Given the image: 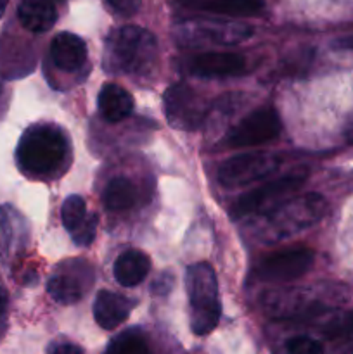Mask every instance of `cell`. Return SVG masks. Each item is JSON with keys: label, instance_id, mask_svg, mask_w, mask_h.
Segmentation results:
<instances>
[{"label": "cell", "instance_id": "1", "mask_svg": "<svg viewBox=\"0 0 353 354\" xmlns=\"http://www.w3.org/2000/svg\"><path fill=\"white\" fill-rule=\"evenodd\" d=\"M158 59V40L134 24L114 28L104 44V69L113 75H147Z\"/></svg>", "mask_w": 353, "mask_h": 354}, {"label": "cell", "instance_id": "2", "mask_svg": "<svg viewBox=\"0 0 353 354\" xmlns=\"http://www.w3.org/2000/svg\"><path fill=\"white\" fill-rule=\"evenodd\" d=\"M69 142L54 123H37L19 138L16 161L21 171L30 176H48L64 162Z\"/></svg>", "mask_w": 353, "mask_h": 354}, {"label": "cell", "instance_id": "3", "mask_svg": "<svg viewBox=\"0 0 353 354\" xmlns=\"http://www.w3.org/2000/svg\"><path fill=\"white\" fill-rule=\"evenodd\" d=\"M329 204L318 194H305L279 204L269 213L262 214L258 228L260 239L265 242H277L294 234L307 230L318 223L327 214Z\"/></svg>", "mask_w": 353, "mask_h": 354}, {"label": "cell", "instance_id": "4", "mask_svg": "<svg viewBox=\"0 0 353 354\" xmlns=\"http://www.w3.org/2000/svg\"><path fill=\"white\" fill-rule=\"evenodd\" d=\"M185 287L190 306V328L196 335H208L217 328L221 317L218 280L213 266L194 263L185 272Z\"/></svg>", "mask_w": 353, "mask_h": 354}, {"label": "cell", "instance_id": "5", "mask_svg": "<svg viewBox=\"0 0 353 354\" xmlns=\"http://www.w3.org/2000/svg\"><path fill=\"white\" fill-rule=\"evenodd\" d=\"M253 28L241 21L225 19H185L179 23L173 31L175 41L182 47L197 48L204 45H235L248 40Z\"/></svg>", "mask_w": 353, "mask_h": 354}, {"label": "cell", "instance_id": "6", "mask_svg": "<svg viewBox=\"0 0 353 354\" xmlns=\"http://www.w3.org/2000/svg\"><path fill=\"white\" fill-rule=\"evenodd\" d=\"M307 169H294L287 175L279 176L275 180L263 183L256 187L251 192H246L237 199V203L232 206L230 216L234 220H244L248 216L255 214H265L282 204L289 194L296 192L307 180Z\"/></svg>", "mask_w": 353, "mask_h": 354}, {"label": "cell", "instance_id": "7", "mask_svg": "<svg viewBox=\"0 0 353 354\" xmlns=\"http://www.w3.org/2000/svg\"><path fill=\"white\" fill-rule=\"evenodd\" d=\"M163 106L170 127L183 131L197 130L210 109L204 95L187 83H175L168 86L163 95Z\"/></svg>", "mask_w": 353, "mask_h": 354}, {"label": "cell", "instance_id": "8", "mask_svg": "<svg viewBox=\"0 0 353 354\" xmlns=\"http://www.w3.org/2000/svg\"><path fill=\"white\" fill-rule=\"evenodd\" d=\"M280 159L270 152H246L227 159L218 168V182L225 189H239L266 178L279 169Z\"/></svg>", "mask_w": 353, "mask_h": 354}, {"label": "cell", "instance_id": "9", "mask_svg": "<svg viewBox=\"0 0 353 354\" xmlns=\"http://www.w3.org/2000/svg\"><path fill=\"white\" fill-rule=\"evenodd\" d=\"M280 118L275 107H260L242 118L227 135V145L232 149L258 147L279 137Z\"/></svg>", "mask_w": 353, "mask_h": 354}, {"label": "cell", "instance_id": "10", "mask_svg": "<svg viewBox=\"0 0 353 354\" xmlns=\"http://www.w3.org/2000/svg\"><path fill=\"white\" fill-rule=\"evenodd\" d=\"M315 254L308 248L287 249L265 256L256 268V277L262 282L284 283L303 277L314 265Z\"/></svg>", "mask_w": 353, "mask_h": 354}, {"label": "cell", "instance_id": "11", "mask_svg": "<svg viewBox=\"0 0 353 354\" xmlns=\"http://www.w3.org/2000/svg\"><path fill=\"white\" fill-rule=\"evenodd\" d=\"M183 71L199 78H224L246 71V59L232 52H204L183 59Z\"/></svg>", "mask_w": 353, "mask_h": 354}, {"label": "cell", "instance_id": "12", "mask_svg": "<svg viewBox=\"0 0 353 354\" xmlns=\"http://www.w3.org/2000/svg\"><path fill=\"white\" fill-rule=\"evenodd\" d=\"M83 266H85V263L82 261L68 263V265H62L61 270L48 279L47 292L55 303L71 306L85 296V290L89 283L92 282V277H90V273L83 275Z\"/></svg>", "mask_w": 353, "mask_h": 354}, {"label": "cell", "instance_id": "13", "mask_svg": "<svg viewBox=\"0 0 353 354\" xmlns=\"http://www.w3.org/2000/svg\"><path fill=\"white\" fill-rule=\"evenodd\" d=\"M134 306V301L121 296V294L111 292V290H99L96 296V301H93L92 313L100 328H104V330H114L123 322H127Z\"/></svg>", "mask_w": 353, "mask_h": 354}, {"label": "cell", "instance_id": "14", "mask_svg": "<svg viewBox=\"0 0 353 354\" xmlns=\"http://www.w3.org/2000/svg\"><path fill=\"white\" fill-rule=\"evenodd\" d=\"M87 44L75 33L62 31L51 44V57L55 68L62 71H78L87 61Z\"/></svg>", "mask_w": 353, "mask_h": 354}, {"label": "cell", "instance_id": "15", "mask_svg": "<svg viewBox=\"0 0 353 354\" xmlns=\"http://www.w3.org/2000/svg\"><path fill=\"white\" fill-rule=\"evenodd\" d=\"M263 308L275 318H291L293 315L303 313L305 310H320V306L311 303L303 290H275L266 292L262 299Z\"/></svg>", "mask_w": 353, "mask_h": 354}, {"label": "cell", "instance_id": "16", "mask_svg": "<svg viewBox=\"0 0 353 354\" xmlns=\"http://www.w3.org/2000/svg\"><path fill=\"white\" fill-rule=\"evenodd\" d=\"M17 19L31 33H45L57 21L54 0H19Z\"/></svg>", "mask_w": 353, "mask_h": 354}, {"label": "cell", "instance_id": "17", "mask_svg": "<svg viewBox=\"0 0 353 354\" xmlns=\"http://www.w3.org/2000/svg\"><path fill=\"white\" fill-rule=\"evenodd\" d=\"M185 7L230 17L258 16L265 9L263 0H180Z\"/></svg>", "mask_w": 353, "mask_h": 354}, {"label": "cell", "instance_id": "18", "mask_svg": "<svg viewBox=\"0 0 353 354\" xmlns=\"http://www.w3.org/2000/svg\"><path fill=\"white\" fill-rule=\"evenodd\" d=\"M151 270V259L145 252L137 249H128L121 252L113 266V273L116 282L121 287H135L144 282Z\"/></svg>", "mask_w": 353, "mask_h": 354}, {"label": "cell", "instance_id": "19", "mask_svg": "<svg viewBox=\"0 0 353 354\" xmlns=\"http://www.w3.org/2000/svg\"><path fill=\"white\" fill-rule=\"evenodd\" d=\"M97 106L104 120L109 123H120L127 120L134 111V99L123 86L116 83H106L99 92Z\"/></svg>", "mask_w": 353, "mask_h": 354}, {"label": "cell", "instance_id": "20", "mask_svg": "<svg viewBox=\"0 0 353 354\" xmlns=\"http://www.w3.org/2000/svg\"><path fill=\"white\" fill-rule=\"evenodd\" d=\"M0 232L9 249H21L26 244L28 228L24 218L10 206H0Z\"/></svg>", "mask_w": 353, "mask_h": 354}, {"label": "cell", "instance_id": "21", "mask_svg": "<svg viewBox=\"0 0 353 354\" xmlns=\"http://www.w3.org/2000/svg\"><path fill=\"white\" fill-rule=\"evenodd\" d=\"M137 199L135 185L125 176H116L106 185L102 194L104 206L109 211H125L130 209Z\"/></svg>", "mask_w": 353, "mask_h": 354}, {"label": "cell", "instance_id": "22", "mask_svg": "<svg viewBox=\"0 0 353 354\" xmlns=\"http://www.w3.org/2000/svg\"><path fill=\"white\" fill-rule=\"evenodd\" d=\"M104 354H152L145 335L137 328H128V330L118 334L107 346Z\"/></svg>", "mask_w": 353, "mask_h": 354}, {"label": "cell", "instance_id": "23", "mask_svg": "<svg viewBox=\"0 0 353 354\" xmlns=\"http://www.w3.org/2000/svg\"><path fill=\"white\" fill-rule=\"evenodd\" d=\"M87 216H89V213H87V204L83 197L76 196V194L66 197V201L62 203L61 207V220L62 227H64L69 234L78 230V227L87 220Z\"/></svg>", "mask_w": 353, "mask_h": 354}, {"label": "cell", "instance_id": "24", "mask_svg": "<svg viewBox=\"0 0 353 354\" xmlns=\"http://www.w3.org/2000/svg\"><path fill=\"white\" fill-rule=\"evenodd\" d=\"M287 354H324V346L308 335H296L286 344Z\"/></svg>", "mask_w": 353, "mask_h": 354}, {"label": "cell", "instance_id": "25", "mask_svg": "<svg viewBox=\"0 0 353 354\" xmlns=\"http://www.w3.org/2000/svg\"><path fill=\"white\" fill-rule=\"evenodd\" d=\"M97 221H99V218H97L96 213L89 214L87 220L78 227V230L71 234L73 242H75L76 245H80V248H87V245L92 244L93 239H96Z\"/></svg>", "mask_w": 353, "mask_h": 354}, {"label": "cell", "instance_id": "26", "mask_svg": "<svg viewBox=\"0 0 353 354\" xmlns=\"http://www.w3.org/2000/svg\"><path fill=\"white\" fill-rule=\"evenodd\" d=\"M106 2L109 3L114 12L121 14V16H134L141 9L142 0H106Z\"/></svg>", "mask_w": 353, "mask_h": 354}, {"label": "cell", "instance_id": "27", "mask_svg": "<svg viewBox=\"0 0 353 354\" xmlns=\"http://www.w3.org/2000/svg\"><path fill=\"white\" fill-rule=\"evenodd\" d=\"M173 289V277L170 273H161L158 279L154 280V283L151 286V292L154 296H166L170 290Z\"/></svg>", "mask_w": 353, "mask_h": 354}, {"label": "cell", "instance_id": "28", "mask_svg": "<svg viewBox=\"0 0 353 354\" xmlns=\"http://www.w3.org/2000/svg\"><path fill=\"white\" fill-rule=\"evenodd\" d=\"M51 354H85V351L73 342H61L51 349Z\"/></svg>", "mask_w": 353, "mask_h": 354}, {"label": "cell", "instance_id": "29", "mask_svg": "<svg viewBox=\"0 0 353 354\" xmlns=\"http://www.w3.org/2000/svg\"><path fill=\"white\" fill-rule=\"evenodd\" d=\"M7 301H9V299H7V292L2 289V287H0V315H2L3 311H6Z\"/></svg>", "mask_w": 353, "mask_h": 354}, {"label": "cell", "instance_id": "30", "mask_svg": "<svg viewBox=\"0 0 353 354\" xmlns=\"http://www.w3.org/2000/svg\"><path fill=\"white\" fill-rule=\"evenodd\" d=\"M7 3H9V0H0V17H2L3 12H6Z\"/></svg>", "mask_w": 353, "mask_h": 354}, {"label": "cell", "instance_id": "31", "mask_svg": "<svg viewBox=\"0 0 353 354\" xmlns=\"http://www.w3.org/2000/svg\"><path fill=\"white\" fill-rule=\"evenodd\" d=\"M346 138H348L350 142H353V124H352V127H350L348 133H346Z\"/></svg>", "mask_w": 353, "mask_h": 354}]
</instances>
